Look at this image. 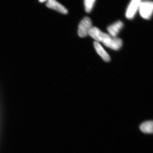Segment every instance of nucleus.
Returning <instances> with one entry per match:
<instances>
[{
    "label": "nucleus",
    "instance_id": "obj_1",
    "mask_svg": "<svg viewBox=\"0 0 153 153\" xmlns=\"http://www.w3.org/2000/svg\"><path fill=\"white\" fill-rule=\"evenodd\" d=\"M139 11L141 16L143 19L149 20L152 15L153 3L150 0H142L140 4Z\"/></svg>",
    "mask_w": 153,
    "mask_h": 153
},
{
    "label": "nucleus",
    "instance_id": "obj_2",
    "mask_svg": "<svg viewBox=\"0 0 153 153\" xmlns=\"http://www.w3.org/2000/svg\"><path fill=\"white\" fill-rule=\"evenodd\" d=\"M92 27V22L90 18L88 17H84L78 26V36L81 38H84L87 36Z\"/></svg>",
    "mask_w": 153,
    "mask_h": 153
},
{
    "label": "nucleus",
    "instance_id": "obj_3",
    "mask_svg": "<svg viewBox=\"0 0 153 153\" xmlns=\"http://www.w3.org/2000/svg\"><path fill=\"white\" fill-rule=\"evenodd\" d=\"M102 43L106 47L114 50H119L123 45V41L120 38L111 37L109 34Z\"/></svg>",
    "mask_w": 153,
    "mask_h": 153
},
{
    "label": "nucleus",
    "instance_id": "obj_4",
    "mask_svg": "<svg viewBox=\"0 0 153 153\" xmlns=\"http://www.w3.org/2000/svg\"><path fill=\"white\" fill-rule=\"evenodd\" d=\"M142 0H131L130 2L126 13V17L128 19H133L139 10Z\"/></svg>",
    "mask_w": 153,
    "mask_h": 153
},
{
    "label": "nucleus",
    "instance_id": "obj_5",
    "mask_svg": "<svg viewBox=\"0 0 153 153\" xmlns=\"http://www.w3.org/2000/svg\"><path fill=\"white\" fill-rule=\"evenodd\" d=\"M88 35L94 39L95 41L102 42L108 34L102 32L97 27H92L89 31Z\"/></svg>",
    "mask_w": 153,
    "mask_h": 153
},
{
    "label": "nucleus",
    "instance_id": "obj_6",
    "mask_svg": "<svg viewBox=\"0 0 153 153\" xmlns=\"http://www.w3.org/2000/svg\"><path fill=\"white\" fill-rule=\"evenodd\" d=\"M46 6L49 8L55 10L61 13H68V11L67 9L60 3L57 2L56 0H48L46 4Z\"/></svg>",
    "mask_w": 153,
    "mask_h": 153
},
{
    "label": "nucleus",
    "instance_id": "obj_7",
    "mask_svg": "<svg viewBox=\"0 0 153 153\" xmlns=\"http://www.w3.org/2000/svg\"><path fill=\"white\" fill-rule=\"evenodd\" d=\"M123 26V23L120 21H117L110 25L107 28L109 35L111 37H116Z\"/></svg>",
    "mask_w": 153,
    "mask_h": 153
},
{
    "label": "nucleus",
    "instance_id": "obj_8",
    "mask_svg": "<svg viewBox=\"0 0 153 153\" xmlns=\"http://www.w3.org/2000/svg\"><path fill=\"white\" fill-rule=\"evenodd\" d=\"M94 46L97 54L101 57L103 60L105 62H108L110 60L111 58L109 55L105 50L103 47H102L99 42L94 41Z\"/></svg>",
    "mask_w": 153,
    "mask_h": 153
},
{
    "label": "nucleus",
    "instance_id": "obj_9",
    "mask_svg": "<svg viewBox=\"0 0 153 153\" xmlns=\"http://www.w3.org/2000/svg\"><path fill=\"white\" fill-rule=\"evenodd\" d=\"M140 128L146 134H152L153 132V123L152 121L145 122L140 125Z\"/></svg>",
    "mask_w": 153,
    "mask_h": 153
},
{
    "label": "nucleus",
    "instance_id": "obj_10",
    "mask_svg": "<svg viewBox=\"0 0 153 153\" xmlns=\"http://www.w3.org/2000/svg\"><path fill=\"white\" fill-rule=\"evenodd\" d=\"M96 0H84L85 11L88 13L92 10Z\"/></svg>",
    "mask_w": 153,
    "mask_h": 153
},
{
    "label": "nucleus",
    "instance_id": "obj_11",
    "mask_svg": "<svg viewBox=\"0 0 153 153\" xmlns=\"http://www.w3.org/2000/svg\"><path fill=\"white\" fill-rule=\"evenodd\" d=\"M48 0H39V2L41 3H44V2L47 1Z\"/></svg>",
    "mask_w": 153,
    "mask_h": 153
}]
</instances>
